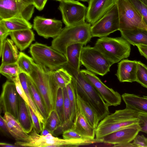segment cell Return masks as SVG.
<instances>
[{"label": "cell", "instance_id": "39", "mask_svg": "<svg viewBox=\"0 0 147 147\" xmlns=\"http://www.w3.org/2000/svg\"><path fill=\"white\" fill-rule=\"evenodd\" d=\"M12 81L15 84L16 88L19 95L28 105H30L28 99L20 83L18 76L13 79Z\"/></svg>", "mask_w": 147, "mask_h": 147}, {"label": "cell", "instance_id": "32", "mask_svg": "<svg viewBox=\"0 0 147 147\" xmlns=\"http://www.w3.org/2000/svg\"><path fill=\"white\" fill-rule=\"evenodd\" d=\"M66 88L71 105V120L72 125L76 120L78 110L76 94L72 80L71 82L66 86Z\"/></svg>", "mask_w": 147, "mask_h": 147}, {"label": "cell", "instance_id": "28", "mask_svg": "<svg viewBox=\"0 0 147 147\" xmlns=\"http://www.w3.org/2000/svg\"><path fill=\"white\" fill-rule=\"evenodd\" d=\"M18 76L20 83L28 99L29 106L42 124L43 129L45 126L46 121L40 113L34 101L29 85L28 76L24 73L20 72Z\"/></svg>", "mask_w": 147, "mask_h": 147}, {"label": "cell", "instance_id": "43", "mask_svg": "<svg viewBox=\"0 0 147 147\" xmlns=\"http://www.w3.org/2000/svg\"><path fill=\"white\" fill-rule=\"evenodd\" d=\"M10 33L3 24L0 23V54L1 52L3 43Z\"/></svg>", "mask_w": 147, "mask_h": 147}, {"label": "cell", "instance_id": "17", "mask_svg": "<svg viewBox=\"0 0 147 147\" xmlns=\"http://www.w3.org/2000/svg\"><path fill=\"white\" fill-rule=\"evenodd\" d=\"M140 130V127L138 123L110 133L101 139L103 143L113 145L130 142L134 140Z\"/></svg>", "mask_w": 147, "mask_h": 147}, {"label": "cell", "instance_id": "12", "mask_svg": "<svg viewBox=\"0 0 147 147\" xmlns=\"http://www.w3.org/2000/svg\"><path fill=\"white\" fill-rule=\"evenodd\" d=\"M35 7L21 0H0V20L20 17L29 21Z\"/></svg>", "mask_w": 147, "mask_h": 147}, {"label": "cell", "instance_id": "52", "mask_svg": "<svg viewBox=\"0 0 147 147\" xmlns=\"http://www.w3.org/2000/svg\"><path fill=\"white\" fill-rule=\"evenodd\" d=\"M142 2L147 5V0H139Z\"/></svg>", "mask_w": 147, "mask_h": 147}, {"label": "cell", "instance_id": "29", "mask_svg": "<svg viewBox=\"0 0 147 147\" xmlns=\"http://www.w3.org/2000/svg\"><path fill=\"white\" fill-rule=\"evenodd\" d=\"M0 23L10 32L25 29H31L33 26L28 21L20 17L0 20Z\"/></svg>", "mask_w": 147, "mask_h": 147}, {"label": "cell", "instance_id": "3", "mask_svg": "<svg viewBox=\"0 0 147 147\" xmlns=\"http://www.w3.org/2000/svg\"><path fill=\"white\" fill-rule=\"evenodd\" d=\"M138 113L126 108L116 110L99 123L95 129V138L101 139L110 133L138 124Z\"/></svg>", "mask_w": 147, "mask_h": 147}, {"label": "cell", "instance_id": "36", "mask_svg": "<svg viewBox=\"0 0 147 147\" xmlns=\"http://www.w3.org/2000/svg\"><path fill=\"white\" fill-rule=\"evenodd\" d=\"M61 124V121L56 111L54 110L52 111L49 115L44 128L48 129L53 135L54 131Z\"/></svg>", "mask_w": 147, "mask_h": 147}, {"label": "cell", "instance_id": "35", "mask_svg": "<svg viewBox=\"0 0 147 147\" xmlns=\"http://www.w3.org/2000/svg\"><path fill=\"white\" fill-rule=\"evenodd\" d=\"M61 122V125L65 123L64 112V99L63 88L59 87L56 97L55 109Z\"/></svg>", "mask_w": 147, "mask_h": 147}, {"label": "cell", "instance_id": "45", "mask_svg": "<svg viewBox=\"0 0 147 147\" xmlns=\"http://www.w3.org/2000/svg\"><path fill=\"white\" fill-rule=\"evenodd\" d=\"M0 129L1 132L5 136L9 137L11 135L7 125L1 115L0 117Z\"/></svg>", "mask_w": 147, "mask_h": 147}, {"label": "cell", "instance_id": "47", "mask_svg": "<svg viewBox=\"0 0 147 147\" xmlns=\"http://www.w3.org/2000/svg\"><path fill=\"white\" fill-rule=\"evenodd\" d=\"M141 55L147 60V46L138 45L136 46Z\"/></svg>", "mask_w": 147, "mask_h": 147}, {"label": "cell", "instance_id": "11", "mask_svg": "<svg viewBox=\"0 0 147 147\" xmlns=\"http://www.w3.org/2000/svg\"><path fill=\"white\" fill-rule=\"evenodd\" d=\"M119 21L117 6L115 3L101 18L91 26L92 37L107 36L119 30Z\"/></svg>", "mask_w": 147, "mask_h": 147}, {"label": "cell", "instance_id": "2", "mask_svg": "<svg viewBox=\"0 0 147 147\" xmlns=\"http://www.w3.org/2000/svg\"><path fill=\"white\" fill-rule=\"evenodd\" d=\"M29 75L40 94L49 115L55 109V102L59 87L53 75V71L45 66L34 62Z\"/></svg>", "mask_w": 147, "mask_h": 147}, {"label": "cell", "instance_id": "5", "mask_svg": "<svg viewBox=\"0 0 147 147\" xmlns=\"http://www.w3.org/2000/svg\"><path fill=\"white\" fill-rule=\"evenodd\" d=\"M94 47L113 64L129 57L131 50L130 44L121 37L100 38Z\"/></svg>", "mask_w": 147, "mask_h": 147}, {"label": "cell", "instance_id": "31", "mask_svg": "<svg viewBox=\"0 0 147 147\" xmlns=\"http://www.w3.org/2000/svg\"><path fill=\"white\" fill-rule=\"evenodd\" d=\"M55 80L59 87L63 88L70 83L72 77L69 71L64 67L53 71Z\"/></svg>", "mask_w": 147, "mask_h": 147}, {"label": "cell", "instance_id": "10", "mask_svg": "<svg viewBox=\"0 0 147 147\" xmlns=\"http://www.w3.org/2000/svg\"><path fill=\"white\" fill-rule=\"evenodd\" d=\"M58 9L65 26L76 25L85 22L87 7L79 1L63 0L60 1Z\"/></svg>", "mask_w": 147, "mask_h": 147}, {"label": "cell", "instance_id": "15", "mask_svg": "<svg viewBox=\"0 0 147 147\" xmlns=\"http://www.w3.org/2000/svg\"><path fill=\"white\" fill-rule=\"evenodd\" d=\"M62 27V21L55 19L37 16L33 20L34 29L39 35L45 38H55L61 32Z\"/></svg>", "mask_w": 147, "mask_h": 147}, {"label": "cell", "instance_id": "53", "mask_svg": "<svg viewBox=\"0 0 147 147\" xmlns=\"http://www.w3.org/2000/svg\"><path fill=\"white\" fill-rule=\"evenodd\" d=\"M81 1H84V2H88L89 1V0H79Z\"/></svg>", "mask_w": 147, "mask_h": 147}, {"label": "cell", "instance_id": "9", "mask_svg": "<svg viewBox=\"0 0 147 147\" xmlns=\"http://www.w3.org/2000/svg\"><path fill=\"white\" fill-rule=\"evenodd\" d=\"M119 18V30L142 28L147 26L141 15L129 0H117Z\"/></svg>", "mask_w": 147, "mask_h": 147}, {"label": "cell", "instance_id": "27", "mask_svg": "<svg viewBox=\"0 0 147 147\" xmlns=\"http://www.w3.org/2000/svg\"><path fill=\"white\" fill-rule=\"evenodd\" d=\"M76 94L78 110L82 113L91 125L96 129L99 121L97 113L86 102Z\"/></svg>", "mask_w": 147, "mask_h": 147}, {"label": "cell", "instance_id": "6", "mask_svg": "<svg viewBox=\"0 0 147 147\" xmlns=\"http://www.w3.org/2000/svg\"><path fill=\"white\" fill-rule=\"evenodd\" d=\"M29 52L35 63L51 71L64 67L67 62L64 55L51 46L38 42L31 45Z\"/></svg>", "mask_w": 147, "mask_h": 147}, {"label": "cell", "instance_id": "14", "mask_svg": "<svg viewBox=\"0 0 147 147\" xmlns=\"http://www.w3.org/2000/svg\"><path fill=\"white\" fill-rule=\"evenodd\" d=\"M80 72L97 90L109 106H116L120 104L121 96L118 92L106 86L94 73L87 69H82Z\"/></svg>", "mask_w": 147, "mask_h": 147}, {"label": "cell", "instance_id": "25", "mask_svg": "<svg viewBox=\"0 0 147 147\" xmlns=\"http://www.w3.org/2000/svg\"><path fill=\"white\" fill-rule=\"evenodd\" d=\"M18 102L17 120L24 130L28 134L32 131L33 125L28 105L19 95Z\"/></svg>", "mask_w": 147, "mask_h": 147}, {"label": "cell", "instance_id": "30", "mask_svg": "<svg viewBox=\"0 0 147 147\" xmlns=\"http://www.w3.org/2000/svg\"><path fill=\"white\" fill-rule=\"evenodd\" d=\"M30 91L34 102L39 111L44 118L46 121L49 116L42 99L30 76L28 75Z\"/></svg>", "mask_w": 147, "mask_h": 147}, {"label": "cell", "instance_id": "16", "mask_svg": "<svg viewBox=\"0 0 147 147\" xmlns=\"http://www.w3.org/2000/svg\"><path fill=\"white\" fill-rule=\"evenodd\" d=\"M117 0H89L86 20L91 25L104 16L116 3Z\"/></svg>", "mask_w": 147, "mask_h": 147}, {"label": "cell", "instance_id": "18", "mask_svg": "<svg viewBox=\"0 0 147 147\" xmlns=\"http://www.w3.org/2000/svg\"><path fill=\"white\" fill-rule=\"evenodd\" d=\"M138 61L123 59L118 63L115 75L121 82L136 81Z\"/></svg>", "mask_w": 147, "mask_h": 147}, {"label": "cell", "instance_id": "46", "mask_svg": "<svg viewBox=\"0 0 147 147\" xmlns=\"http://www.w3.org/2000/svg\"><path fill=\"white\" fill-rule=\"evenodd\" d=\"M48 0H32L33 4L38 10H42L45 7Z\"/></svg>", "mask_w": 147, "mask_h": 147}, {"label": "cell", "instance_id": "40", "mask_svg": "<svg viewBox=\"0 0 147 147\" xmlns=\"http://www.w3.org/2000/svg\"><path fill=\"white\" fill-rule=\"evenodd\" d=\"M62 136L63 139H88L71 128L64 131L62 134Z\"/></svg>", "mask_w": 147, "mask_h": 147}, {"label": "cell", "instance_id": "37", "mask_svg": "<svg viewBox=\"0 0 147 147\" xmlns=\"http://www.w3.org/2000/svg\"><path fill=\"white\" fill-rule=\"evenodd\" d=\"M136 82L147 88V66L141 61H138Z\"/></svg>", "mask_w": 147, "mask_h": 147}, {"label": "cell", "instance_id": "54", "mask_svg": "<svg viewBox=\"0 0 147 147\" xmlns=\"http://www.w3.org/2000/svg\"><path fill=\"white\" fill-rule=\"evenodd\" d=\"M56 0V1H62L63 0Z\"/></svg>", "mask_w": 147, "mask_h": 147}, {"label": "cell", "instance_id": "41", "mask_svg": "<svg viewBox=\"0 0 147 147\" xmlns=\"http://www.w3.org/2000/svg\"><path fill=\"white\" fill-rule=\"evenodd\" d=\"M28 107L30 113L33 127L38 134L41 133L42 130V124L30 106L28 105Z\"/></svg>", "mask_w": 147, "mask_h": 147}, {"label": "cell", "instance_id": "24", "mask_svg": "<svg viewBox=\"0 0 147 147\" xmlns=\"http://www.w3.org/2000/svg\"><path fill=\"white\" fill-rule=\"evenodd\" d=\"M121 37L133 46H147V30L142 28L121 30Z\"/></svg>", "mask_w": 147, "mask_h": 147}, {"label": "cell", "instance_id": "13", "mask_svg": "<svg viewBox=\"0 0 147 147\" xmlns=\"http://www.w3.org/2000/svg\"><path fill=\"white\" fill-rule=\"evenodd\" d=\"M18 96L15 83L7 80L2 86L0 98L1 113L8 112L18 119Z\"/></svg>", "mask_w": 147, "mask_h": 147}, {"label": "cell", "instance_id": "34", "mask_svg": "<svg viewBox=\"0 0 147 147\" xmlns=\"http://www.w3.org/2000/svg\"><path fill=\"white\" fill-rule=\"evenodd\" d=\"M0 73L9 80L12 81L13 79L18 76L20 70L17 63L1 64Z\"/></svg>", "mask_w": 147, "mask_h": 147}, {"label": "cell", "instance_id": "7", "mask_svg": "<svg viewBox=\"0 0 147 147\" xmlns=\"http://www.w3.org/2000/svg\"><path fill=\"white\" fill-rule=\"evenodd\" d=\"M93 139H65L57 138L55 139L45 140L38 134L34 127L26 141H17L15 144L19 147H76L86 146L94 143Z\"/></svg>", "mask_w": 147, "mask_h": 147}, {"label": "cell", "instance_id": "23", "mask_svg": "<svg viewBox=\"0 0 147 147\" xmlns=\"http://www.w3.org/2000/svg\"><path fill=\"white\" fill-rule=\"evenodd\" d=\"M77 116L71 128L88 139H93L95 129L89 123L82 113L78 110Z\"/></svg>", "mask_w": 147, "mask_h": 147}, {"label": "cell", "instance_id": "8", "mask_svg": "<svg viewBox=\"0 0 147 147\" xmlns=\"http://www.w3.org/2000/svg\"><path fill=\"white\" fill-rule=\"evenodd\" d=\"M80 61L87 70L103 76L110 71L113 64L94 47H83L82 50Z\"/></svg>", "mask_w": 147, "mask_h": 147}, {"label": "cell", "instance_id": "22", "mask_svg": "<svg viewBox=\"0 0 147 147\" xmlns=\"http://www.w3.org/2000/svg\"><path fill=\"white\" fill-rule=\"evenodd\" d=\"M84 45L83 44L78 43L70 45L67 47L65 56L67 62L65 66L77 71H80V67L82 65L80 61L81 54Z\"/></svg>", "mask_w": 147, "mask_h": 147}, {"label": "cell", "instance_id": "20", "mask_svg": "<svg viewBox=\"0 0 147 147\" xmlns=\"http://www.w3.org/2000/svg\"><path fill=\"white\" fill-rule=\"evenodd\" d=\"M4 114L3 117L11 136L17 141H26L29 135L24 130L17 119L9 113Z\"/></svg>", "mask_w": 147, "mask_h": 147}, {"label": "cell", "instance_id": "33", "mask_svg": "<svg viewBox=\"0 0 147 147\" xmlns=\"http://www.w3.org/2000/svg\"><path fill=\"white\" fill-rule=\"evenodd\" d=\"M34 62L32 58L23 52L19 53L16 63L19 67L20 72H23L29 75L32 71V64Z\"/></svg>", "mask_w": 147, "mask_h": 147}, {"label": "cell", "instance_id": "51", "mask_svg": "<svg viewBox=\"0 0 147 147\" xmlns=\"http://www.w3.org/2000/svg\"><path fill=\"white\" fill-rule=\"evenodd\" d=\"M23 1L30 4H33L32 0H21Z\"/></svg>", "mask_w": 147, "mask_h": 147}, {"label": "cell", "instance_id": "48", "mask_svg": "<svg viewBox=\"0 0 147 147\" xmlns=\"http://www.w3.org/2000/svg\"><path fill=\"white\" fill-rule=\"evenodd\" d=\"M115 147H136L133 143L130 142L125 143L114 145L113 146Z\"/></svg>", "mask_w": 147, "mask_h": 147}, {"label": "cell", "instance_id": "49", "mask_svg": "<svg viewBox=\"0 0 147 147\" xmlns=\"http://www.w3.org/2000/svg\"><path fill=\"white\" fill-rule=\"evenodd\" d=\"M0 146L1 147H19V146L14 144V145L6 143L5 142H1Z\"/></svg>", "mask_w": 147, "mask_h": 147}, {"label": "cell", "instance_id": "21", "mask_svg": "<svg viewBox=\"0 0 147 147\" xmlns=\"http://www.w3.org/2000/svg\"><path fill=\"white\" fill-rule=\"evenodd\" d=\"M9 35L17 48L21 51L26 49L35 40V34L30 29L11 32Z\"/></svg>", "mask_w": 147, "mask_h": 147}, {"label": "cell", "instance_id": "50", "mask_svg": "<svg viewBox=\"0 0 147 147\" xmlns=\"http://www.w3.org/2000/svg\"><path fill=\"white\" fill-rule=\"evenodd\" d=\"M49 133H51L48 129L46 128H45L42 129V130L41 133L40 135L41 136H45L47 135Z\"/></svg>", "mask_w": 147, "mask_h": 147}, {"label": "cell", "instance_id": "44", "mask_svg": "<svg viewBox=\"0 0 147 147\" xmlns=\"http://www.w3.org/2000/svg\"><path fill=\"white\" fill-rule=\"evenodd\" d=\"M133 143L136 147H147V138L143 135H138L134 140Z\"/></svg>", "mask_w": 147, "mask_h": 147}, {"label": "cell", "instance_id": "4", "mask_svg": "<svg viewBox=\"0 0 147 147\" xmlns=\"http://www.w3.org/2000/svg\"><path fill=\"white\" fill-rule=\"evenodd\" d=\"M91 25L85 22L75 25L65 26L60 34L54 38L51 47L65 55L67 47L71 45L81 43L86 45L92 37Z\"/></svg>", "mask_w": 147, "mask_h": 147}, {"label": "cell", "instance_id": "38", "mask_svg": "<svg viewBox=\"0 0 147 147\" xmlns=\"http://www.w3.org/2000/svg\"><path fill=\"white\" fill-rule=\"evenodd\" d=\"M141 15L147 26V5L139 0H129Z\"/></svg>", "mask_w": 147, "mask_h": 147}, {"label": "cell", "instance_id": "1", "mask_svg": "<svg viewBox=\"0 0 147 147\" xmlns=\"http://www.w3.org/2000/svg\"><path fill=\"white\" fill-rule=\"evenodd\" d=\"M65 67L72 76V82L76 94L94 110L99 121L109 114V106L80 71H77L67 66Z\"/></svg>", "mask_w": 147, "mask_h": 147}, {"label": "cell", "instance_id": "42", "mask_svg": "<svg viewBox=\"0 0 147 147\" xmlns=\"http://www.w3.org/2000/svg\"><path fill=\"white\" fill-rule=\"evenodd\" d=\"M138 117L140 131L147 134V115L138 113Z\"/></svg>", "mask_w": 147, "mask_h": 147}, {"label": "cell", "instance_id": "19", "mask_svg": "<svg viewBox=\"0 0 147 147\" xmlns=\"http://www.w3.org/2000/svg\"><path fill=\"white\" fill-rule=\"evenodd\" d=\"M121 96L126 108L138 113L147 115V96L141 97L134 94L124 93Z\"/></svg>", "mask_w": 147, "mask_h": 147}, {"label": "cell", "instance_id": "26", "mask_svg": "<svg viewBox=\"0 0 147 147\" xmlns=\"http://www.w3.org/2000/svg\"><path fill=\"white\" fill-rule=\"evenodd\" d=\"M18 48L11 39L7 38L3 43L0 54L1 64L16 63L19 55Z\"/></svg>", "mask_w": 147, "mask_h": 147}]
</instances>
